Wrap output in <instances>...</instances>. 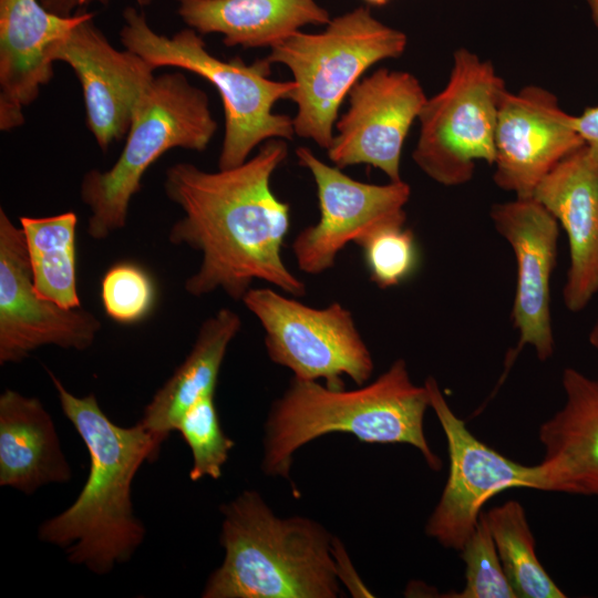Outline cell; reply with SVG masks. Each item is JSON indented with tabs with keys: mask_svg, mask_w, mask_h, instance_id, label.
<instances>
[{
	"mask_svg": "<svg viewBox=\"0 0 598 598\" xmlns=\"http://www.w3.org/2000/svg\"><path fill=\"white\" fill-rule=\"evenodd\" d=\"M465 563V586L448 597L456 598H517L499 559L485 513L462 547Z\"/></svg>",
	"mask_w": 598,
	"mask_h": 598,
	"instance_id": "cell-27",
	"label": "cell"
},
{
	"mask_svg": "<svg viewBox=\"0 0 598 598\" xmlns=\"http://www.w3.org/2000/svg\"><path fill=\"white\" fill-rule=\"evenodd\" d=\"M47 55L52 63H66L76 74L86 125L100 148L107 150L125 137L155 69L138 54L113 47L94 23L92 12L53 42Z\"/></svg>",
	"mask_w": 598,
	"mask_h": 598,
	"instance_id": "cell-13",
	"label": "cell"
},
{
	"mask_svg": "<svg viewBox=\"0 0 598 598\" xmlns=\"http://www.w3.org/2000/svg\"><path fill=\"white\" fill-rule=\"evenodd\" d=\"M48 373L65 417L89 451L90 472L73 504L41 524L39 538L63 548L71 563L105 575L130 560L144 540L145 527L133 512L132 482L161 446L140 422L115 424L94 393L76 396Z\"/></svg>",
	"mask_w": 598,
	"mask_h": 598,
	"instance_id": "cell-2",
	"label": "cell"
},
{
	"mask_svg": "<svg viewBox=\"0 0 598 598\" xmlns=\"http://www.w3.org/2000/svg\"><path fill=\"white\" fill-rule=\"evenodd\" d=\"M359 247L363 249L371 281L381 289L400 285L417 264L415 237L405 225L380 229Z\"/></svg>",
	"mask_w": 598,
	"mask_h": 598,
	"instance_id": "cell-28",
	"label": "cell"
},
{
	"mask_svg": "<svg viewBox=\"0 0 598 598\" xmlns=\"http://www.w3.org/2000/svg\"><path fill=\"white\" fill-rule=\"evenodd\" d=\"M533 197L566 231L569 266L563 301L570 312H580L598 293V162L587 146L559 162Z\"/></svg>",
	"mask_w": 598,
	"mask_h": 598,
	"instance_id": "cell-17",
	"label": "cell"
},
{
	"mask_svg": "<svg viewBox=\"0 0 598 598\" xmlns=\"http://www.w3.org/2000/svg\"><path fill=\"white\" fill-rule=\"evenodd\" d=\"M216 128L205 91L181 72L155 75L135 109L116 162L82 178L81 199L91 213L89 236L102 240L123 229L131 200L151 165L173 148L204 151Z\"/></svg>",
	"mask_w": 598,
	"mask_h": 598,
	"instance_id": "cell-6",
	"label": "cell"
},
{
	"mask_svg": "<svg viewBox=\"0 0 598 598\" xmlns=\"http://www.w3.org/2000/svg\"><path fill=\"white\" fill-rule=\"evenodd\" d=\"M408 37L374 18L365 7L338 16L319 33L297 31L266 56L286 65L296 84L290 100L296 135L328 150L341 103L363 73L403 54Z\"/></svg>",
	"mask_w": 598,
	"mask_h": 598,
	"instance_id": "cell-7",
	"label": "cell"
},
{
	"mask_svg": "<svg viewBox=\"0 0 598 598\" xmlns=\"http://www.w3.org/2000/svg\"><path fill=\"white\" fill-rule=\"evenodd\" d=\"M241 301L264 329L269 359L295 378L331 389L344 388L343 375L358 386L371 378V352L341 303L313 308L270 288H250Z\"/></svg>",
	"mask_w": 598,
	"mask_h": 598,
	"instance_id": "cell-9",
	"label": "cell"
},
{
	"mask_svg": "<svg viewBox=\"0 0 598 598\" xmlns=\"http://www.w3.org/2000/svg\"><path fill=\"white\" fill-rule=\"evenodd\" d=\"M61 17L40 0H0V130L24 122L23 110L53 76L50 45L65 37L85 16Z\"/></svg>",
	"mask_w": 598,
	"mask_h": 598,
	"instance_id": "cell-18",
	"label": "cell"
},
{
	"mask_svg": "<svg viewBox=\"0 0 598 598\" xmlns=\"http://www.w3.org/2000/svg\"><path fill=\"white\" fill-rule=\"evenodd\" d=\"M240 328L239 315L229 308L203 321L188 355L154 394L138 421L159 446L193 404L215 394L228 346Z\"/></svg>",
	"mask_w": 598,
	"mask_h": 598,
	"instance_id": "cell-22",
	"label": "cell"
},
{
	"mask_svg": "<svg viewBox=\"0 0 598 598\" xmlns=\"http://www.w3.org/2000/svg\"><path fill=\"white\" fill-rule=\"evenodd\" d=\"M426 100L409 72L382 68L358 81L348 94L347 111L336 122L329 159L341 169L370 165L390 181H400L403 144Z\"/></svg>",
	"mask_w": 598,
	"mask_h": 598,
	"instance_id": "cell-14",
	"label": "cell"
},
{
	"mask_svg": "<svg viewBox=\"0 0 598 598\" xmlns=\"http://www.w3.org/2000/svg\"><path fill=\"white\" fill-rule=\"evenodd\" d=\"M35 292L64 308L81 307L78 291L76 225L74 212L19 218Z\"/></svg>",
	"mask_w": 598,
	"mask_h": 598,
	"instance_id": "cell-23",
	"label": "cell"
},
{
	"mask_svg": "<svg viewBox=\"0 0 598 598\" xmlns=\"http://www.w3.org/2000/svg\"><path fill=\"white\" fill-rule=\"evenodd\" d=\"M121 43L155 70L173 66L193 72L213 84L220 94L225 113V134L218 168H231L248 159L252 150L271 138L292 140V117L272 112L279 100H290L293 81L269 78L271 63L265 59L247 64L239 56L221 60L206 49L192 28L172 37L154 31L145 14L134 7L123 11Z\"/></svg>",
	"mask_w": 598,
	"mask_h": 598,
	"instance_id": "cell-5",
	"label": "cell"
},
{
	"mask_svg": "<svg viewBox=\"0 0 598 598\" xmlns=\"http://www.w3.org/2000/svg\"><path fill=\"white\" fill-rule=\"evenodd\" d=\"M101 301L113 321L135 324L154 309L156 287L144 267L132 261H120L112 265L101 279Z\"/></svg>",
	"mask_w": 598,
	"mask_h": 598,
	"instance_id": "cell-26",
	"label": "cell"
},
{
	"mask_svg": "<svg viewBox=\"0 0 598 598\" xmlns=\"http://www.w3.org/2000/svg\"><path fill=\"white\" fill-rule=\"evenodd\" d=\"M214 395H205L193 404L176 427L192 452L189 478L193 482L205 476L218 480L235 445L223 431Z\"/></svg>",
	"mask_w": 598,
	"mask_h": 598,
	"instance_id": "cell-25",
	"label": "cell"
},
{
	"mask_svg": "<svg viewBox=\"0 0 598 598\" xmlns=\"http://www.w3.org/2000/svg\"><path fill=\"white\" fill-rule=\"evenodd\" d=\"M100 330L92 312L35 292L23 230L0 208V364L19 363L44 346L86 350Z\"/></svg>",
	"mask_w": 598,
	"mask_h": 598,
	"instance_id": "cell-12",
	"label": "cell"
},
{
	"mask_svg": "<svg viewBox=\"0 0 598 598\" xmlns=\"http://www.w3.org/2000/svg\"><path fill=\"white\" fill-rule=\"evenodd\" d=\"M111 0H40L43 7L61 17H70L83 10L86 6L99 2L109 3ZM141 7L150 6L154 0H133Z\"/></svg>",
	"mask_w": 598,
	"mask_h": 598,
	"instance_id": "cell-30",
	"label": "cell"
},
{
	"mask_svg": "<svg viewBox=\"0 0 598 598\" xmlns=\"http://www.w3.org/2000/svg\"><path fill=\"white\" fill-rule=\"evenodd\" d=\"M506 576L517 597L565 598L540 564L525 509L507 501L485 513Z\"/></svg>",
	"mask_w": 598,
	"mask_h": 598,
	"instance_id": "cell-24",
	"label": "cell"
},
{
	"mask_svg": "<svg viewBox=\"0 0 598 598\" xmlns=\"http://www.w3.org/2000/svg\"><path fill=\"white\" fill-rule=\"evenodd\" d=\"M504 80L489 61L460 48L446 85L427 97L412 153L417 167L434 182L458 186L473 177L475 163L493 165L495 133Z\"/></svg>",
	"mask_w": 598,
	"mask_h": 598,
	"instance_id": "cell-8",
	"label": "cell"
},
{
	"mask_svg": "<svg viewBox=\"0 0 598 598\" xmlns=\"http://www.w3.org/2000/svg\"><path fill=\"white\" fill-rule=\"evenodd\" d=\"M296 156L315 181L320 209L319 220L292 241L301 271L320 275L334 266L348 244L359 246L380 229L405 225L411 188L404 181L377 185L353 179L303 146L296 150Z\"/></svg>",
	"mask_w": 598,
	"mask_h": 598,
	"instance_id": "cell-11",
	"label": "cell"
},
{
	"mask_svg": "<svg viewBox=\"0 0 598 598\" xmlns=\"http://www.w3.org/2000/svg\"><path fill=\"white\" fill-rule=\"evenodd\" d=\"M288 155L282 138L266 141L243 164L206 172L192 163L171 165L164 192L183 216L168 231L175 246L202 254L184 288L194 297L224 291L241 301L255 280L299 298L306 285L286 266L281 248L290 228V205L276 197L270 178Z\"/></svg>",
	"mask_w": 598,
	"mask_h": 598,
	"instance_id": "cell-1",
	"label": "cell"
},
{
	"mask_svg": "<svg viewBox=\"0 0 598 598\" xmlns=\"http://www.w3.org/2000/svg\"><path fill=\"white\" fill-rule=\"evenodd\" d=\"M177 13L199 34L219 33L227 47L274 48L305 25L329 23L315 0H177Z\"/></svg>",
	"mask_w": 598,
	"mask_h": 598,
	"instance_id": "cell-21",
	"label": "cell"
},
{
	"mask_svg": "<svg viewBox=\"0 0 598 598\" xmlns=\"http://www.w3.org/2000/svg\"><path fill=\"white\" fill-rule=\"evenodd\" d=\"M585 145L550 91L527 85L504 93L495 133V184L515 197H533L542 179L565 157Z\"/></svg>",
	"mask_w": 598,
	"mask_h": 598,
	"instance_id": "cell-16",
	"label": "cell"
},
{
	"mask_svg": "<svg viewBox=\"0 0 598 598\" xmlns=\"http://www.w3.org/2000/svg\"><path fill=\"white\" fill-rule=\"evenodd\" d=\"M588 339L591 347L598 351V318L596 319L589 331Z\"/></svg>",
	"mask_w": 598,
	"mask_h": 598,
	"instance_id": "cell-31",
	"label": "cell"
},
{
	"mask_svg": "<svg viewBox=\"0 0 598 598\" xmlns=\"http://www.w3.org/2000/svg\"><path fill=\"white\" fill-rule=\"evenodd\" d=\"M71 467L42 402L7 389L0 395V485L27 495L65 483Z\"/></svg>",
	"mask_w": 598,
	"mask_h": 598,
	"instance_id": "cell-20",
	"label": "cell"
},
{
	"mask_svg": "<svg viewBox=\"0 0 598 598\" xmlns=\"http://www.w3.org/2000/svg\"><path fill=\"white\" fill-rule=\"evenodd\" d=\"M424 384L444 431L450 460L447 481L425 534L445 548L461 550L488 499L509 488L540 491V473L538 465L514 462L475 437L452 411L436 380L429 377Z\"/></svg>",
	"mask_w": 598,
	"mask_h": 598,
	"instance_id": "cell-10",
	"label": "cell"
},
{
	"mask_svg": "<svg viewBox=\"0 0 598 598\" xmlns=\"http://www.w3.org/2000/svg\"><path fill=\"white\" fill-rule=\"evenodd\" d=\"M491 219L511 246L516 261L512 320L519 338L506 358L504 377L525 346L532 347L540 361L554 353L550 282L557 259L559 225L534 197H515L494 205Z\"/></svg>",
	"mask_w": 598,
	"mask_h": 598,
	"instance_id": "cell-15",
	"label": "cell"
},
{
	"mask_svg": "<svg viewBox=\"0 0 598 598\" xmlns=\"http://www.w3.org/2000/svg\"><path fill=\"white\" fill-rule=\"evenodd\" d=\"M430 394L412 382L405 360H395L369 384L331 389L318 381L292 378L265 423L261 468L290 480L293 454L315 439L348 433L371 444H409L433 471L442 466L424 433Z\"/></svg>",
	"mask_w": 598,
	"mask_h": 598,
	"instance_id": "cell-3",
	"label": "cell"
},
{
	"mask_svg": "<svg viewBox=\"0 0 598 598\" xmlns=\"http://www.w3.org/2000/svg\"><path fill=\"white\" fill-rule=\"evenodd\" d=\"M561 384L565 403L538 432L540 491L598 498V379L566 368Z\"/></svg>",
	"mask_w": 598,
	"mask_h": 598,
	"instance_id": "cell-19",
	"label": "cell"
},
{
	"mask_svg": "<svg viewBox=\"0 0 598 598\" xmlns=\"http://www.w3.org/2000/svg\"><path fill=\"white\" fill-rule=\"evenodd\" d=\"M587 1L598 27V0ZM574 125L584 140L590 156L598 162V106L587 107L582 114L574 116Z\"/></svg>",
	"mask_w": 598,
	"mask_h": 598,
	"instance_id": "cell-29",
	"label": "cell"
},
{
	"mask_svg": "<svg viewBox=\"0 0 598 598\" xmlns=\"http://www.w3.org/2000/svg\"><path fill=\"white\" fill-rule=\"evenodd\" d=\"M225 556L204 598H336L333 536L305 517L280 518L256 491L220 506Z\"/></svg>",
	"mask_w": 598,
	"mask_h": 598,
	"instance_id": "cell-4",
	"label": "cell"
},
{
	"mask_svg": "<svg viewBox=\"0 0 598 598\" xmlns=\"http://www.w3.org/2000/svg\"><path fill=\"white\" fill-rule=\"evenodd\" d=\"M363 1L372 6L381 7V6L386 4L390 0H363Z\"/></svg>",
	"mask_w": 598,
	"mask_h": 598,
	"instance_id": "cell-32",
	"label": "cell"
}]
</instances>
